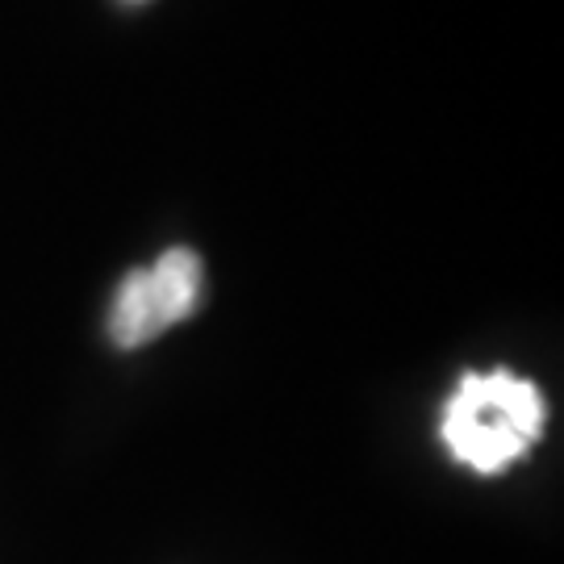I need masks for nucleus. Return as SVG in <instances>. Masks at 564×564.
Returning a JSON list of instances; mask_svg holds the SVG:
<instances>
[{
	"instance_id": "obj_2",
	"label": "nucleus",
	"mask_w": 564,
	"mask_h": 564,
	"mask_svg": "<svg viewBox=\"0 0 564 564\" xmlns=\"http://www.w3.org/2000/svg\"><path fill=\"white\" fill-rule=\"evenodd\" d=\"M202 260L188 247H172L151 268H134L113 293L109 339L130 351L184 323L202 302Z\"/></svg>"
},
{
	"instance_id": "obj_1",
	"label": "nucleus",
	"mask_w": 564,
	"mask_h": 564,
	"mask_svg": "<svg viewBox=\"0 0 564 564\" xmlns=\"http://www.w3.org/2000/svg\"><path fill=\"white\" fill-rule=\"evenodd\" d=\"M547 423V402L540 384L506 368L464 372L452 389L440 419V440L456 464L498 477L540 444Z\"/></svg>"
}]
</instances>
